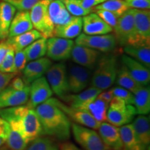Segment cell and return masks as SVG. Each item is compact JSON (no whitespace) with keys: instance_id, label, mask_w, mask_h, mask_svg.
Masks as SVG:
<instances>
[{"instance_id":"obj_1","label":"cell","mask_w":150,"mask_h":150,"mask_svg":"<svg viewBox=\"0 0 150 150\" xmlns=\"http://www.w3.org/2000/svg\"><path fill=\"white\" fill-rule=\"evenodd\" d=\"M43 134L50 136L57 141L65 142L70 138V119L59 107L56 98H50L35 107Z\"/></svg>"},{"instance_id":"obj_2","label":"cell","mask_w":150,"mask_h":150,"mask_svg":"<svg viewBox=\"0 0 150 150\" xmlns=\"http://www.w3.org/2000/svg\"><path fill=\"white\" fill-rule=\"evenodd\" d=\"M0 117L5 120L11 127L20 131L29 143L38 137L44 135L35 109L27 105L1 108Z\"/></svg>"},{"instance_id":"obj_3","label":"cell","mask_w":150,"mask_h":150,"mask_svg":"<svg viewBox=\"0 0 150 150\" xmlns=\"http://www.w3.org/2000/svg\"><path fill=\"white\" fill-rule=\"evenodd\" d=\"M118 68L117 56L112 54L101 56L92 74L91 86L101 91L108 89L115 83Z\"/></svg>"},{"instance_id":"obj_4","label":"cell","mask_w":150,"mask_h":150,"mask_svg":"<svg viewBox=\"0 0 150 150\" xmlns=\"http://www.w3.org/2000/svg\"><path fill=\"white\" fill-rule=\"evenodd\" d=\"M50 0H39L30 10L29 15L33 27L45 38L53 36L54 25L48 12Z\"/></svg>"},{"instance_id":"obj_5","label":"cell","mask_w":150,"mask_h":150,"mask_svg":"<svg viewBox=\"0 0 150 150\" xmlns=\"http://www.w3.org/2000/svg\"><path fill=\"white\" fill-rule=\"evenodd\" d=\"M71 131L75 141L83 150H109L95 129L72 123Z\"/></svg>"},{"instance_id":"obj_6","label":"cell","mask_w":150,"mask_h":150,"mask_svg":"<svg viewBox=\"0 0 150 150\" xmlns=\"http://www.w3.org/2000/svg\"><path fill=\"white\" fill-rule=\"evenodd\" d=\"M75 44L93 49L103 53H110L117 46L115 35L111 33L104 35L81 34L76 38Z\"/></svg>"},{"instance_id":"obj_7","label":"cell","mask_w":150,"mask_h":150,"mask_svg":"<svg viewBox=\"0 0 150 150\" xmlns=\"http://www.w3.org/2000/svg\"><path fill=\"white\" fill-rule=\"evenodd\" d=\"M46 79L53 93L60 98L70 93L67 76V66L64 63L52 64L46 73Z\"/></svg>"},{"instance_id":"obj_8","label":"cell","mask_w":150,"mask_h":150,"mask_svg":"<svg viewBox=\"0 0 150 150\" xmlns=\"http://www.w3.org/2000/svg\"><path fill=\"white\" fill-rule=\"evenodd\" d=\"M113 31L117 42L121 46L134 44L136 33L133 8H129L120 16Z\"/></svg>"},{"instance_id":"obj_9","label":"cell","mask_w":150,"mask_h":150,"mask_svg":"<svg viewBox=\"0 0 150 150\" xmlns=\"http://www.w3.org/2000/svg\"><path fill=\"white\" fill-rule=\"evenodd\" d=\"M67 76L70 93H78L84 91L91 83L92 72L81 65L70 63L67 67Z\"/></svg>"},{"instance_id":"obj_10","label":"cell","mask_w":150,"mask_h":150,"mask_svg":"<svg viewBox=\"0 0 150 150\" xmlns=\"http://www.w3.org/2000/svg\"><path fill=\"white\" fill-rule=\"evenodd\" d=\"M74 45L72 39L52 36L47 39L46 55L50 59L55 61H63L69 59Z\"/></svg>"},{"instance_id":"obj_11","label":"cell","mask_w":150,"mask_h":150,"mask_svg":"<svg viewBox=\"0 0 150 150\" xmlns=\"http://www.w3.org/2000/svg\"><path fill=\"white\" fill-rule=\"evenodd\" d=\"M135 24V40L132 45H150V11L133 8Z\"/></svg>"},{"instance_id":"obj_12","label":"cell","mask_w":150,"mask_h":150,"mask_svg":"<svg viewBox=\"0 0 150 150\" xmlns=\"http://www.w3.org/2000/svg\"><path fill=\"white\" fill-rule=\"evenodd\" d=\"M102 56V52L81 45L74 44L70 58L75 64L94 70Z\"/></svg>"},{"instance_id":"obj_13","label":"cell","mask_w":150,"mask_h":150,"mask_svg":"<svg viewBox=\"0 0 150 150\" xmlns=\"http://www.w3.org/2000/svg\"><path fill=\"white\" fill-rule=\"evenodd\" d=\"M30 85L29 100L27 103V105L30 108H35L51 98L53 95V92L45 76L34 80Z\"/></svg>"},{"instance_id":"obj_14","label":"cell","mask_w":150,"mask_h":150,"mask_svg":"<svg viewBox=\"0 0 150 150\" xmlns=\"http://www.w3.org/2000/svg\"><path fill=\"white\" fill-rule=\"evenodd\" d=\"M29 97V86L21 91L7 86L0 91V108L21 106L27 104Z\"/></svg>"},{"instance_id":"obj_15","label":"cell","mask_w":150,"mask_h":150,"mask_svg":"<svg viewBox=\"0 0 150 150\" xmlns=\"http://www.w3.org/2000/svg\"><path fill=\"white\" fill-rule=\"evenodd\" d=\"M52 65V60L46 57L30 61L22 71V79L24 83L29 86L34 80L42 77Z\"/></svg>"},{"instance_id":"obj_16","label":"cell","mask_w":150,"mask_h":150,"mask_svg":"<svg viewBox=\"0 0 150 150\" xmlns=\"http://www.w3.org/2000/svg\"><path fill=\"white\" fill-rule=\"evenodd\" d=\"M56 103L59 107L67 115V117L75 122L76 124L95 130L98 129L101 123L97 121L88 112L70 107V106L65 104V103L57 99H56Z\"/></svg>"},{"instance_id":"obj_17","label":"cell","mask_w":150,"mask_h":150,"mask_svg":"<svg viewBox=\"0 0 150 150\" xmlns=\"http://www.w3.org/2000/svg\"><path fill=\"white\" fill-rule=\"evenodd\" d=\"M137 115L134 105L127 104L125 107L112 108L108 107L106 112V121L114 126L120 127L132 122Z\"/></svg>"},{"instance_id":"obj_18","label":"cell","mask_w":150,"mask_h":150,"mask_svg":"<svg viewBox=\"0 0 150 150\" xmlns=\"http://www.w3.org/2000/svg\"><path fill=\"white\" fill-rule=\"evenodd\" d=\"M98 133L105 145L109 150H122V142L119 128L108 122H101Z\"/></svg>"},{"instance_id":"obj_19","label":"cell","mask_w":150,"mask_h":150,"mask_svg":"<svg viewBox=\"0 0 150 150\" xmlns=\"http://www.w3.org/2000/svg\"><path fill=\"white\" fill-rule=\"evenodd\" d=\"M121 61L133 78L138 83L142 86L149 85L150 81L149 68L126 54L122 56Z\"/></svg>"},{"instance_id":"obj_20","label":"cell","mask_w":150,"mask_h":150,"mask_svg":"<svg viewBox=\"0 0 150 150\" xmlns=\"http://www.w3.org/2000/svg\"><path fill=\"white\" fill-rule=\"evenodd\" d=\"M83 33L87 35H104L112 32V29L96 13L86 15L82 18Z\"/></svg>"},{"instance_id":"obj_21","label":"cell","mask_w":150,"mask_h":150,"mask_svg":"<svg viewBox=\"0 0 150 150\" xmlns=\"http://www.w3.org/2000/svg\"><path fill=\"white\" fill-rule=\"evenodd\" d=\"M102 91L99 88L91 86L88 88L85 89L80 93L67 94L62 97L61 99L63 101L65 104L68 105L70 107L77 108L81 105L95 99Z\"/></svg>"},{"instance_id":"obj_22","label":"cell","mask_w":150,"mask_h":150,"mask_svg":"<svg viewBox=\"0 0 150 150\" xmlns=\"http://www.w3.org/2000/svg\"><path fill=\"white\" fill-rule=\"evenodd\" d=\"M83 27L81 17L72 16L69 22L62 25L54 27L53 36L73 39L81 34Z\"/></svg>"},{"instance_id":"obj_23","label":"cell","mask_w":150,"mask_h":150,"mask_svg":"<svg viewBox=\"0 0 150 150\" xmlns=\"http://www.w3.org/2000/svg\"><path fill=\"white\" fill-rule=\"evenodd\" d=\"M33 29L29 11H19L11 22L8 38L22 34Z\"/></svg>"},{"instance_id":"obj_24","label":"cell","mask_w":150,"mask_h":150,"mask_svg":"<svg viewBox=\"0 0 150 150\" xmlns=\"http://www.w3.org/2000/svg\"><path fill=\"white\" fill-rule=\"evenodd\" d=\"M108 105L109 104L107 102L97 97L95 99L81 105L76 109L88 112L97 121L101 123L106 121V112L108 108Z\"/></svg>"},{"instance_id":"obj_25","label":"cell","mask_w":150,"mask_h":150,"mask_svg":"<svg viewBox=\"0 0 150 150\" xmlns=\"http://www.w3.org/2000/svg\"><path fill=\"white\" fill-rule=\"evenodd\" d=\"M122 150H147V147L139 141L135 134L131 124L123 125L119 128Z\"/></svg>"},{"instance_id":"obj_26","label":"cell","mask_w":150,"mask_h":150,"mask_svg":"<svg viewBox=\"0 0 150 150\" xmlns=\"http://www.w3.org/2000/svg\"><path fill=\"white\" fill-rule=\"evenodd\" d=\"M48 12L54 27L67 23L72 18L61 0H52L50 1Z\"/></svg>"},{"instance_id":"obj_27","label":"cell","mask_w":150,"mask_h":150,"mask_svg":"<svg viewBox=\"0 0 150 150\" xmlns=\"http://www.w3.org/2000/svg\"><path fill=\"white\" fill-rule=\"evenodd\" d=\"M16 8L5 1H0V39L8 38L9 27L16 13Z\"/></svg>"},{"instance_id":"obj_28","label":"cell","mask_w":150,"mask_h":150,"mask_svg":"<svg viewBox=\"0 0 150 150\" xmlns=\"http://www.w3.org/2000/svg\"><path fill=\"white\" fill-rule=\"evenodd\" d=\"M125 54L150 68V45H128L123 47Z\"/></svg>"},{"instance_id":"obj_29","label":"cell","mask_w":150,"mask_h":150,"mask_svg":"<svg viewBox=\"0 0 150 150\" xmlns=\"http://www.w3.org/2000/svg\"><path fill=\"white\" fill-rule=\"evenodd\" d=\"M149 124V117L145 115H139L131 123L137 138L145 147H148L150 142Z\"/></svg>"},{"instance_id":"obj_30","label":"cell","mask_w":150,"mask_h":150,"mask_svg":"<svg viewBox=\"0 0 150 150\" xmlns=\"http://www.w3.org/2000/svg\"><path fill=\"white\" fill-rule=\"evenodd\" d=\"M42 37V34L39 31L35 29H31L22 34L8 38L6 41L12 47L14 51H18L24 50L35 40Z\"/></svg>"},{"instance_id":"obj_31","label":"cell","mask_w":150,"mask_h":150,"mask_svg":"<svg viewBox=\"0 0 150 150\" xmlns=\"http://www.w3.org/2000/svg\"><path fill=\"white\" fill-rule=\"evenodd\" d=\"M134 106L138 115H147L150 111L149 86H142L134 94Z\"/></svg>"},{"instance_id":"obj_32","label":"cell","mask_w":150,"mask_h":150,"mask_svg":"<svg viewBox=\"0 0 150 150\" xmlns=\"http://www.w3.org/2000/svg\"><path fill=\"white\" fill-rule=\"evenodd\" d=\"M115 82L118 86H120V87L128 90L134 94L142 86L133 78L126 66L122 63L120 67H119L118 68Z\"/></svg>"},{"instance_id":"obj_33","label":"cell","mask_w":150,"mask_h":150,"mask_svg":"<svg viewBox=\"0 0 150 150\" xmlns=\"http://www.w3.org/2000/svg\"><path fill=\"white\" fill-rule=\"evenodd\" d=\"M47 39L44 37L40 38L24 49L28 62L44 57L46 55Z\"/></svg>"},{"instance_id":"obj_34","label":"cell","mask_w":150,"mask_h":150,"mask_svg":"<svg viewBox=\"0 0 150 150\" xmlns=\"http://www.w3.org/2000/svg\"><path fill=\"white\" fill-rule=\"evenodd\" d=\"M58 142L52 137L42 135L31 140L25 150H60Z\"/></svg>"},{"instance_id":"obj_35","label":"cell","mask_w":150,"mask_h":150,"mask_svg":"<svg viewBox=\"0 0 150 150\" xmlns=\"http://www.w3.org/2000/svg\"><path fill=\"white\" fill-rule=\"evenodd\" d=\"M6 143L9 150H25L29 142L20 131L10 127Z\"/></svg>"},{"instance_id":"obj_36","label":"cell","mask_w":150,"mask_h":150,"mask_svg":"<svg viewBox=\"0 0 150 150\" xmlns=\"http://www.w3.org/2000/svg\"><path fill=\"white\" fill-rule=\"evenodd\" d=\"M130 8L125 0H106L95 7V10H106L120 16Z\"/></svg>"},{"instance_id":"obj_37","label":"cell","mask_w":150,"mask_h":150,"mask_svg":"<svg viewBox=\"0 0 150 150\" xmlns=\"http://www.w3.org/2000/svg\"><path fill=\"white\" fill-rule=\"evenodd\" d=\"M66 7L67 11L75 17H83L91 13L92 9L86 8L80 0H61Z\"/></svg>"},{"instance_id":"obj_38","label":"cell","mask_w":150,"mask_h":150,"mask_svg":"<svg viewBox=\"0 0 150 150\" xmlns=\"http://www.w3.org/2000/svg\"><path fill=\"white\" fill-rule=\"evenodd\" d=\"M14 56L15 51L11 47L6 54L4 59H3L1 65H0V71L1 72L17 73L16 72V69H15Z\"/></svg>"},{"instance_id":"obj_39","label":"cell","mask_w":150,"mask_h":150,"mask_svg":"<svg viewBox=\"0 0 150 150\" xmlns=\"http://www.w3.org/2000/svg\"><path fill=\"white\" fill-rule=\"evenodd\" d=\"M113 96L117 97L125 101L127 104L134 105V95L128 90L120 86H115V87L110 88Z\"/></svg>"},{"instance_id":"obj_40","label":"cell","mask_w":150,"mask_h":150,"mask_svg":"<svg viewBox=\"0 0 150 150\" xmlns=\"http://www.w3.org/2000/svg\"><path fill=\"white\" fill-rule=\"evenodd\" d=\"M95 13L100 17L106 24H108L112 30L115 29L120 18L118 15L106 10H96Z\"/></svg>"},{"instance_id":"obj_41","label":"cell","mask_w":150,"mask_h":150,"mask_svg":"<svg viewBox=\"0 0 150 150\" xmlns=\"http://www.w3.org/2000/svg\"><path fill=\"white\" fill-rule=\"evenodd\" d=\"M13 5L19 11H29L39 0H4Z\"/></svg>"},{"instance_id":"obj_42","label":"cell","mask_w":150,"mask_h":150,"mask_svg":"<svg viewBox=\"0 0 150 150\" xmlns=\"http://www.w3.org/2000/svg\"><path fill=\"white\" fill-rule=\"evenodd\" d=\"M28 63L27 56L24 50L15 51L14 64L15 69L17 73L22 72Z\"/></svg>"},{"instance_id":"obj_43","label":"cell","mask_w":150,"mask_h":150,"mask_svg":"<svg viewBox=\"0 0 150 150\" xmlns=\"http://www.w3.org/2000/svg\"><path fill=\"white\" fill-rule=\"evenodd\" d=\"M130 8L149 9L150 0H126Z\"/></svg>"},{"instance_id":"obj_44","label":"cell","mask_w":150,"mask_h":150,"mask_svg":"<svg viewBox=\"0 0 150 150\" xmlns=\"http://www.w3.org/2000/svg\"><path fill=\"white\" fill-rule=\"evenodd\" d=\"M17 74L15 72H4L0 71V91L6 88Z\"/></svg>"},{"instance_id":"obj_45","label":"cell","mask_w":150,"mask_h":150,"mask_svg":"<svg viewBox=\"0 0 150 150\" xmlns=\"http://www.w3.org/2000/svg\"><path fill=\"white\" fill-rule=\"evenodd\" d=\"M10 125L5 120L0 117V139H7Z\"/></svg>"},{"instance_id":"obj_46","label":"cell","mask_w":150,"mask_h":150,"mask_svg":"<svg viewBox=\"0 0 150 150\" xmlns=\"http://www.w3.org/2000/svg\"><path fill=\"white\" fill-rule=\"evenodd\" d=\"M9 86L12 88L16 90V91H21V90L24 89L27 86V85L24 83L22 78L20 77V76H15L11 80V82Z\"/></svg>"},{"instance_id":"obj_47","label":"cell","mask_w":150,"mask_h":150,"mask_svg":"<svg viewBox=\"0 0 150 150\" xmlns=\"http://www.w3.org/2000/svg\"><path fill=\"white\" fill-rule=\"evenodd\" d=\"M11 47V46L6 41H2L0 42V65Z\"/></svg>"},{"instance_id":"obj_48","label":"cell","mask_w":150,"mask_h":150,"mask_svg":"<svg viewBox=\"0 0 150 150\" xmlns=\"http://www.w3.org/2000/svg\"><path fill=\"white\" fill-rule=\"evenodd\" d=\"M80 1L85 8L92 9L93 7L99 5L106 0H80Z\"/></svg>"},{"instance_id":"obj_49","label":"cell","mask_w":150,"mask_h":150,"mask_svg":"<svg viewBox=\"0 0 150 150\" xmlns=\"http://www.w3.org/2000/svg\"><path fill=\"white\" fill-rule=\"evenodd\" d=\"M105 91H102L100 93L97 95V97L103 99L106 102H107L108 104H109L112 97H113V95H112L111 90H104Z\"/></svg>"},{"instance_id":"obj_50","label":"cell","mask_w":150,"mask_h":150,"mask_svg":"<svg viewBox=\"0 0 150 150\" xmlns=\"http://www.w3.org/2000/svg\"><path fill=\"white\" fill-rule=\"evenodd\" d=\"M60 150H83L71 142H63L60 145Z\"/></svg>"},{"instance_id":"obj_51","label":"cell","mask_w":150,"mask_h":150,"mask_svg":"<svg viewBox=\"0 0 150 150\" xmlns=\"http://www.w3.org/2000/svg\"><path fill=\"white\" fill-rule=\"evenodd\" d=\"M0 150H9V149L6 147H1V148H0Z\"/></svg>"},{"instance_id":"obj_52","label":"cell","mask_w":150,"mask_h":150,"mask_svg":"<svg viewBox=\"0 0 150 150\" xmlns=\"http://www.w3.org/2000/svg\"><path fill=\"white\" fill-rule=\"evenodd\" d=\"M50 1H52V0H50Z\"/></svg>"},{"instance_id":"obj_53","label":"cell","mask_w":150,"mask_h":150,"mask_svg":"<svg viewBox=\"0 0 150 150\" xmlns=\"http://www.w3.org/2000/svg\"><path fill=\"white\" fill-rule=\"evenodd\" d=\"M0 1H1V0H0Z\"/></svg>"}]
</instances>
